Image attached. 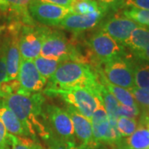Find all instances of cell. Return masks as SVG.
Wrapping results in <instances>:
<instances>
[{"mask_svg":"<svg viewBox=\"0 0 149 149\" xmlns=\"http://www.w3.org/2000/svg\"><path fill=\"white\" fill-rule=\"evenodd\" d=\"M0 100L27 126L35 139L38 134L44 142L47 141L48 133L42 120L46 100L42 93L37 92L29 95L16 93Z\"/></svg>","mask_w":149,"mask_h":149,"instance_id":"6da1fadb","label":"cell"},{"mask_svg":"<svg viewBox=\"0 0 149 149\" xmlns=\"http://www.w3.org/2000/svg\"><path fill=\"white\" fill-rule=\"evenodd\" d=\"M101 83L98 71L91 65L75 61H62L48 80L46 89L83 88L95 95L100 94Z\"/></svg>","mask_w":149,"mask_h":149,"instance_id":"7a4b0ae2","label":"cell"},{"mask_svg":"<svg viewBox=\"0 0 149 149\" xmlns=\"http://www.w3.org/2000/svg\"><path fill=\"white\" fill-rule=\"evenodd\" d=\"M42 120L48 133L47 144L55 140L77 143L71 118L64 109L52 104H45Z\"/></svg>","mask_w":149,"mask_h":149,"instance_id":"3957f363","label":"cell"},{"mask_svg":"<svg viewBox=\"0 0 149 149\" xmlns=\"http://www.w3.org/2000/svg\"><path fill=\"white\" fill-rule=\"evenodd\" d=\"M43 94L49 97H58L66 104L74 107L78 112L91 119L97 107V97L88 90L83 88L70 89H45Z\"/></svg>","mask_w":149,"mask_h":149,"instance_id":"277c9868","label":"cell"},{"mask_svg":"<svg viewBox=\"0 0 149 149\" xmlns=\"http://www.w3.org/2000/svg\"><path fill=\"white\" fill-rule=\"evenodd\" d=\"M85 42L96 61L101 65L113 59L127 56L123 45L100 29L93 32Z\"/></svg>","mask_w":149,"mask_h":149,"instance_id":"5b68a950","label":"cell"},{"mask_svg":"<svg viewBox=\"0 0 149 149\" xmlns=\"http://www.w3.org/2000/svg\"><path fill=\"white\" fill-rule=\"evenodd\" d=\"M104 75L109 83L127 90L135 87L133 59L128 56L113 59L102 65Z\"/></svg>","mask_w":149,"mask_h":149,"instance_id":"8992f818","label":"cell"},{"mask_svg":"<svg viewBox=\"0 0 149 149\" xmlns=\"http://www.w3.org/2000/svg\"><path fill=\"white\" fill-rule=\"evenodd\" d=\"M48 30V27L37 24L22 27L18 37L22 58L34 61L40 56L43 40Z\"/></svg>","mask_w":149,"mask_h":149,"instance_id":"52a82bcc","label":"cell"},{"mask_svg":"<svg viewBox=\"0 0 149 149\" xmlns=\"http://www.w3.org/2000/svg\"><path fill=\"white\" fill-rule=\"evenodd\" d=\"M28 11L34 21L46 27H59L61 22L71 13L70 8L40 0H32Z\"/></svg>","mask_w":149,"mask_h":149,"instance_id":"ba28073f","label":"cell"},{"mask_svg":"<svg viewBox=\"0 0 149 149\" xmlns=\"http://www.w3.org/2000/svg\"><path fill=\"white\" fill-rule=\"evenodd\" d=\"M20 89L17 94L29 95L40 92L44 88L47 80L41 75L32 60L21 59L17 75Z\"/></svg>","mask_w":149,"mask_h":149,"instance_id":"9c48e42d","label":"cell"},{"mask_svg":"<svg viewBox=\"0 0 149 149\" xmlns=\"http://www.w3.org/2000/svg\"><path fill=\"white\" fill-rule=\"evenodd\" d=\"M109 12V9H104L88 15L70 13L61 22L59 27L71 32L73 34H80L85 31L99 27Z\"/></svg>","mask_w":149,"mask_h":149,"instance_id":"30bf717a","label":"cell"},{"mask_svg":"<svg viewBox=\"0 0 149 149\" xmlns=\"http://www.w3.org/2000/svg\"><path fill=\"white\" fill-rule=\"evenodd\" d=\"M139 26L136 22L122 14V16L113 15L109 17H106L99 26V29L107 33L117 42L124 47V44L132 32Z\"/></svg>","mask_w":149,"mask_h":149,"instance_id":"8fae6325","label":"cell"},{"mask_svg":"<svg viewBox=\"0 0 149 149\" xmlns=\"http://www.w3.org/2000/svg\"><path fill=\"white\" fill-rule=\"evenodd\" d=\"M65 110L67 112L71 118L74 127V137L78 141V143L89 147L93 149H98L94 139H93V130L91 119L82 115L80 112L74 107L66 104Z\"/></svg>","mask_w":149,"mask_h":149,"instance_id":"7c38bea8","label":"cell"},{"mask_svg":"<svg viewBox=\"0 0 149 149\" xmlns=\"http://www.w3.org/2000/svg\"><path fill=\"white\" fill-rule=\"evenodd\" d=\"M112 149H149V117L141 114L135 132L122 138Z\"/></svg>","mask_w":149,"mask_h":149,"instance_id":"4fadbf2b","label":"cell"},{"mask_svg":"<svg viewBox=\"0 0 149 149\" xmlns=\"http://www.w3.org/2000/svg\"><path fill=\"white\" fill-rule=\"evenodd\" d=\"M97 107L91 118L93 130V139L98 147L107 145L109 135V120L104 107L100 95H97Z\"/></svg>","mask_w":149,"mask_h":149,"instance_id":"5bb4252c","label":"cell"},{"mask_svg":"<svg viewBox=\"0 0 149 149\" xmlns=\"http://www.w3.org/2000/svg\"><path fill=\"white\" fill-rule=\"evenodd\" d=\"M32 0H0V13L5 14L8 23L17 22L25 25H35L28 11Z\"/></svg>","mask_w":149,"mask_h":149,"instance_id":"9a60e30c","label":"cell"},{"mask_svg":"<svg viewBox=\"0 0 149 149\" xmlns=\"http://www.w3.org/2000/svg\"><path fill=\"white\" fill-rule=\"evenodd\" d=\"M0 119L3 123L8 133L12 135L37 139L33 137V135L30 132V130L27 128V126L23 123H22L19 120V118L8 107H6L1 100H0Z\"/></svg>","mask_w":149,"mask_h":149,"instance_id":"2e32d148","label":"cell"},{"mask_svg":"<svg viewBox=\"0 0 149 149\" xmlns=\"http://www.w3.org/2000/svg\"><path fill=\"white\" fill-rule=\"evenodd\" d=\"M131 52H139L149 47V27L139 26L133 30L124 44Z\"/></svg>","mask_w":149,"mask_h":149,"instance_id":"e0dca14e","label":"cell"},{"mask_svg":"<svg viewBox=\"0 0 149 149\" xmlns=\"http://www.w3.org/2000/svg\"><path fill=\"white\" fill-rule=\"evenodd\" d=\"M133 65L135 87L149 91V62L134 58Z\"/></svg>","mask_w":149,"mask_h":149,"instance_id":"ac0fdd59","label":"cell"},{"mask_svg":"<svg viewBox=\"0 0 149 149\" xmlns=\"http://www.w3.org/2000/svg\"><path fill=\"white\" fill-rule=\"evenodd\" d=\"M70 9L71 13L74 14L88 15L99 11L109 9V8L98 0H74Z\"/></svg>","mask_w":149,"mask_h":149,"instance_id":"d6986e66","label":"cell"},{"mask_svg":"<svg viewBox=\"0 0 149 149\" xmlns=\"http://www.w3.org/2000/svg\"><path fill=\"white\" fill-rule=\"evenodd\" d=\"M100 95L101 96L103 104L107 112L109 121H117L118 118V107L119 103L116 98L112 95L109 91L101 84L100 89Z\"/></svg>","mask_w":149,"mask_h":149,"instance_id":"ffe728a7","label":"cell"},{"mask_svg":"<svg viewBox=\"0 0 149 149\" xmlns=\"http://www.w3.org/2000/svg\"><path fill=\"white\" fill-rule=\"evenodd\" d=\"M33 61L39 73L47 81L53 75L61 64V61L57 60L46 58L42 56H38Z\"/></svg>","mask_w":149,"mask_h":149,"instance_id":"44dd1931","label":"cell"},{"mask_svg":"<svg viewBox=\"0 0 149 149\" xmlns=\"http://www.w3.org/2000/svg\"><path fill=\"white\" fill-rule=\"evenodd\" d=\"M122 14L139 26L149 27V10L136 8H125Z\"/></svg>","mask_w":149,"mask_h":149,"instance_id":"7402d4cb","label":"cell"},{"mask_svg":"<svg viewBox=\"0 0 149 149\" xmlns=\"http://www.w3.org/2000/svg\"><path fill=\"white\" fill-rule=\"evenodd\" d=\"M10 149H44L37 139L23 138L9 133Z\"/></svg>","mask_w":149,"mask_h":149,"instance_id":"603a6c76","label":"cell"},{"mask_svg":"<svg viewBox=\"0 0 149 149\" xmlns=\"http://www.w3.org/2000/svg\"><path fill=\"white\" fill-rule=\"evenodd\" d=\"M129 91L139 105L141 114L149 117V91L142 90L137 87H134Z\"/></svg>","mask_w":149,"mask_h":149,"instance_id":"cb8c5ba5","label":"cell"},{"mask_svg":"<svg viewBox=\"0 0 149 149\" xmlns=\"http://www.w3.org/2000/svg\"><path fill=\"white\" fill-rule=\"evenodd\" d=\"M117 128L122 138H127L132 135L138 128V122L134 118L118 117Z\"/></svg>","mask_w":149,"mask_h":149,"instance_id":"d4e9b609","label":"cell"},{"mask_svg":"<svg viewBox=\"0 0 149 149\" xmlns=\"http://www.w3.org/2000/svg\"><path fill=\"white\" fill-rule=\"evenodd\" d=\"M20 89L17 79L7 80L0 85V100H3L13 94H16Z\"/></svg>","mask_w":149,"mask_h":149,"instance_id":"484cf974","label":"cell"},{"mask_svg":"<svg viewBox=\"0 0 149 149\" xmlns=\"http://www.w3.org/2000/svg\"><path fill=\"white\" fill-rule=\"evenodd\" d=\"M5 42L2 38L0 40V85L8 80L6 65Z\"/></svg>","mask_w":149,"mask_h":149,"instance_id":"4316f807","label":"cell"},{"mask_svg":"<svg viewBox=\"0 0 149 149\" xmlns=\"http://www.w3.org/2000/svg\"><path fill=\"white\" fill-rule=\"evenodd\" d=\"M140 109L139 105L136 106H124L123 104H118V117L128 118H134L136 119L137 118L140 116Z\"/></svg>","mask_w":149,"mask_h":149,"instance_id":"83f0119b","label":"cell"},{"mask_svg":"<svg viewBox=\"0 0 149 149\" xmlns=\"http://www.w3.org/2000/svg\"><path fill=\"white\" fill-rule=\"evenodd\" d=\"M0 149H10L9 133L0 119Z\"/></svg>","mask_w":149,"mask_h":149,"instance_id":"f1b7e54d","label":"cell"},{"mask_svg":"<svg viewBox=\"0 0 149 149\" xmlns=\"http://www.w3.org/2000/svg\"><path fill=\"white\" fill-rule=\"evenodd\" d=\"M124 8H136L149 10V0H125Z\"/></svg>","mask_w":149,"mask_h":149,"instance_id":"f546056e","label":"cell"},{"mask_svg":"<svg viewBox=\"0 0 149 149\" xmlns=\"http://www.w3.org/2000/svg\"><path fill=\"white\" fill-rule=\"evenodd\" d=\"M100 3L109 8V9L113 12H116L118 9L124 8L125 0H99Z\"/></svg>","mask_w":149,"mask_h":149,"instance_id":"4dcf8cb0","label":"cell"},{"mask_svg":"<svg viewBox=\"0 0 149 149\" xmlns=\"http://www.w3.org/2000/svg\"><path fill=\"white\" fill-rule=\"evenodd\" d=\"M40 1L56 4V5L61 6V7H64L66 8H70L74 0H40Z\"/></svg>","mask_w":149,"mask_h":149,"instance_id":"1f68e13d","label":"cell"},{"mask_svg":"<svg viewBox=\"0 0 149 149\" xmlns=\"http://www.w3.org/2000/svg\"><path fill=\"white\" fill-rule=\"evenodd\" d=\"M58 149H93L89 147L79 144L78 143H67Z\"/></svg>","mask_w":149,"mask_h":149,"instance_id":"d6a6232c","label":"cell"},{"mask_svg":"<svg viewBox=\"0 0 149 149\" xmlns=\"http://www.w3.org/2000/svg\"><path fill=\"white\" fill-rule=\"evenodd\" d=\"M133 55L135 58L149 62V47L146 50H144V51H142V52H134V53H133Z\"/></svg>","mask_w":149,"mask_h":149,"instance_id":"836d02e7","label":"cell"},{"mask_svg":"<svg viewBox=\"0 0 149 149\" xmlns=\"http://www.w3.org/2000/svg\"><path fill=\"white\" fill-rule=\"evenodd\" d=\"M98 149H109L108 147H106L105 145H101L100 147H99L98 148Z\"/></svg>","mask_w":149,"mask_h":149,"instance_id":"e575fe53","label":"cell"},{"mask_svg":"<svg viewBox=\"0 0 149 149\" xmlns=\"http://www.w3.org/2000/svg\"><path fill=\"white\" fill-rule=\"evenodd\" d=\"M2 31H3V27H0V36H1V33H2Z\"/></svg>","mask_w":149,"mask_h":149,"instance_id":"d590c367","label":"cell"}]
</instances>
